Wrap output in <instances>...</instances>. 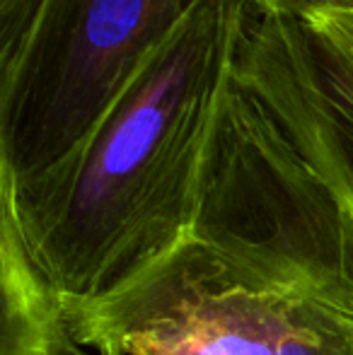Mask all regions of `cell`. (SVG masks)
Returning a JSON list of instances; mask_svg holds the SVG:
<instances>
[{
    "instance_id": "6da1fadb",
    "label": "cell",
    "mask_w": 353,
    "mask_h": 355,
    "mask_svg": "<svg viewBox=\"0 0 353 355\" xmlns=\"http://www.w3.org/2000/svg\"><path fill=\"white\" fill-rule=\"evenodd\" d=\"M250 15V0H203L61 172L24 193L0 191V213L66 309L121 293L189 239Z\"/></svg>"
},
{
    "instance_id": "7a4b0ae2",
    "label": "cell",
    "mask_w": 353,
    "mask_h": 355,
    "mask_svg": "<svg viewBox=\"0 0 353 355\" xmlns=\"http://www.w3.org/2000/svg\"><path fill=\"white\" fill-rule=\"evenodd\" d=\"M189 239L353 314V206L235 71L218 99Z\"/></svg>"
},
{
    "instance_id": "3957f363",
    "label": "cell",
    "mask_w": 353,
    "mask_h": 355,
    "mask_svg": "<svg viewBox=\"0 0 353 355\" xmlns=\"http://www.w3.org/2000/svg\"><path fill=\"white\" fill-rule=\"evenodd\" d=\"M203 0H44L0 71V191L24 193L87 143Z\"/></svg>"
},
{
    "instance_id": "277c9868",
    "label": "cell",
    "mask_w": 353,
    "mask_h": 355,
    "mask_svg": "<svg viewBox=\"0 0 353 355\" xmlns=\"http://www.w3.org/2000/svg\"><path fill=\"white\" fill-rule=\"evenodd\" d=\"M99 355H353V314L232 266L196 239L126 290L66 309Z\"/></svg>"
},
{
    "instance_id": "5b68a950",
    "label": "cell",
    "mask_w": 353,
    "mask_h": 355,
    "mask_svg": "<svg viewBox=\"0 0 353 355\" xmlns=\"http://www.w3.org/2000/svg\"><path fill=\"white\" fill-rule=\"evenodd\" d=\"M235 73L353 206V56L300 19L252 8Z\"/></svg>"
},
{
    "instance_id": "8992f818",
    "label": "cell",
    "mask_w": 353,
    "mask_h": 355,
    "mask_svg": "<svg viewBox=\"0 0 353 355\" xmlns=\"http://www.w3.org/2000/svg\"><path fill=\"white\" fill-rule=\"evenodd\" d=\"M0 355H76L66 304L5 213H0Z\"/></svg>"
},
{
    "instance_id": "52a82bcc",
    "label": "cell",
    "mask_w": 353,
    "mask_h": 355,
    "mask_svg": "<svg viewBox=\"0 0 353 355\" xmlns=\"http://www.w3.org/2000/svg\"><path fill=\"white\" fill-rule=\"evenodd\" d=\"M44 0H0V71L24 46Z\"/></svg>"
},
{
    "instance_id": "ba28073f",
    "label": "cell",
    "mask_w": 353,
    "mask_h": 355,
    "mask_svg": "<svg viewBox=\"0 0 353 355\" xmlns=\"http://www.w3.org/2000/svg\"><path fill=\"white\" fill-rule=\"evenodd\" d=\"M257 15L283 19H312L317 15L353 10V0H250Z\"/></svg>"
},
{
    "instance_id": "9c48e42d",
    "label": "cell",
    "mask_w": 353,
    "mask_h": 355,
    "mask_svg": "<svg viewBox=\"0 0 353 355\" xmlns=\"http://www.w3.org/2000/svg\"><path fill=\"white\" fill-rule=\"evenodd\" d=\"M312 29L329 37L334 44H339L344 51L353 56V10H336V12L317 15L312 19H305Z\"/></svg>"
}]
</instances>
